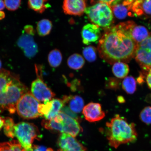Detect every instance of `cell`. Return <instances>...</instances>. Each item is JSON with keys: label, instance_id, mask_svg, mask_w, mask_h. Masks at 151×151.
<instances>
[{"label": "cell", "instance_id": "4fadbf2b", "mask_svg": "<svg viewBox=\"0 0 151 151\" xmlns=\"http://www.w3.org/2000/svg\"><path fill=\"white\" fill-rule=\"evenodd\" d=\"M83 42L88 45L97 42L101 37V28L93 24H88L84 25L82 30Z\"/></svg>", "mask_w": 151, "mask_h": 151}, {"label": "cell", "instance_id": "30bf717a", "mask_svg": "<svg viewBox=\"0 0 151 151\" xmlns=\"http://www.w3.org/2000/svg\"><path fill=\"white\" fill-rule=\"evenodd\" d=\"M60 151H86V149L74 137L65 133L60 135L58 142Z\"/></svg>", "mask_w": 151, "mask_h": 151}, {"label": "cell", "instance_id": "f35d334b", "mask_svg": "<svg viewBox=\"0 0 151 151\" xmlns=\"http://www.w3.org/2000/svg\"><path fill=\"white\" fill-rule=\"evenodd\" d=\"M5 17V13L2 11H0V20H3Z\"/></svg>", "mask_w": 151, "mask_h": 151}, {"label": "cell", "instance_id": "e575fe53", "mask_svg": "<svg viewBox=\"0 0 151 151\" xmlns=\"http://www.w3.org/2000/svg\"><path fill=\"white\" fill-rule=\"evenodd\" d=\"M146 77V81L149 88L151 90V68L147 71Z\"/></svg>", "mask_w": 151, "mask_h": 151}, {"label": "cell", "instance_id": "6da1fadb", "mask_svg": "<svg viewBox=\"0 0 151 151\" xmlns=\"http://www.w3.org/2000/svg\"><path fill=\"white\" fill-rule=\"evenodd\" d=\"M135 24L128 21L106 28L98 43L97 50L102 59L111 65L128 62L134 57L137 43L131 30Z\"/></svg>", "mask_w": 151, "mask_h": 151}, {"label": "cell", "instance_id": "277c9868", "mask_svg": "<svg viewBox=\"0 0 151 151\" xmlns=\"http://www.w3.org/2000/svg\"><path fill=\"white\" fill-rule=\"evenodd\" d=\"M92 1L95 3L94 1ZM85 13L92 24L99 27L108 28L112 23L113 16L112 9L106 4L100 1L87 7Z\"/></svg>", "mask_w": 151, "mask_h": 151}, {"label": "cell", "instance_id": "d6986e66", "mask_svg": "<svg viewBox=\"0 0 151 151\" xmlns=\"http://www.w3.org/2000/svg\"><path fill=\"white\" fill-rule=\"evenodd\" d=\"M132 5L127 6L122 3H119L113 6L111 9L113 14L117 18L123 19L127 16H132V14L129 11H132Z\"/></svg>", "mask_w": 151, "mask_h": 151}, {"label": "cell", "instance_id": "ba28073f", "mask_svg": "<svg viewBox=\"0 0 151 151\" xmlns=\"http://www.w3.org/2000/svg\"><path fill=\"white\" fill-rule=\"evenodd\" d=\"M135 59L143 70L151 68V34L148 38L137 44Z\"/></svg>", "mask_w": 151, "mask_h": 151}, {"label": "cell", "instance_id": "9a60e30c", "mask_svg": "<svg viewBox=\"0 0 151 151\" xmlns=\"http://www.w3.org/2000/svg\"><path fill=\"white\" fill-rule=\"evenodd\" d=\"M62 100L65 105L68 104L69 109L76 113H80L84 108V100L80 96H65Z\"/></svg>", "mask_w": 151, "mask_h": 151}, {"label": "cell", "instance_id": "e0dca14e", "mask_svg": "<svg viewBox=\"0 0 151 151\" xmlns=\"http://www.w3.org/2000/svg\"><path fill=\"white\" fill-rule=\"evenodd\" d=\"M131 33L132 38L137 44L145 40L150 35L146 27L137 25L135 24L132 28Z\"/></svg>", "mask_w": 151, "mask_h": 151}, {"label": "cell", "instance_id": "836d02e7", "mask_svg": "<svg viewBox=\"0 0 151 151\" xmlns=\"http://www.w3.org/2000/svg\"><path fill=\"white\" fill-rule=\"evenodd\" d=\"M107 83L106 86L109 88L116 89L119 87V83L114 79H109Z\"/></svg>", "mask_w": 151, "mask_h": 151}, {"label": "cell", "instance_id": "5b68a950", "mask_svg": "<svg viewBox=\"0 0 151 151\" xmlns=\"http://www.w3.org/2000/svg\"><path fill=\"white\" fill-rule=\"evenodd\" d=\"M14 136L24 151H33L32 144L35 139H40L41 134L37 126L26 122H22L15 126Z\"/></svg>", "mask_w": 151, "mask_h": 151}, {"label": "cell", "instance_id": "2e32d148", "mask_svg": "<svg viewBox=\"0 0 151 151\" xmlns=\"http://www.w3.org/2000/svg\"><path fill=\"white\" fill-rule=\"evenodd\" d=\"M132 11L137 16L151 15V1H136L132 7Z\"/></svg>", "mask_w": 151, "mask_h": 151}, {"label": "cell", "instance_id": "9c48e42d", "mask_svg": "<svg viewBox=\"0 0 151 151\" xmlns=\"http://www.w3.org/2000/svg\"><path fill=\"white\" fill-rule=\"evenodd\" d=\"M31 91L38 101L43 102L52 100L55 95L39 76L32 83Z\"/></svg>", "mask_w": 151, "mask_h": 151}, {"label": "cell", "instance_id": "7c38bea8", "mask_svg": "<svg viewBox=\"0 0 151 151\" xmlns=\"http://www.w3.org/2000/svg\"><path fill=\"white\" fill-rule=\"evenodd\" d=\"M86 1L83 0H65L63 8L65 14L75 16H82L86 8Z\"/></svg>", "mask_w": 151, "mask_h": 151}, {"label": "cell", "instance_id": "ffe728a7", "mask_svg": "<svg viewBox=\"0 0 151 151\" xmlns=\"http://www.w3.org/2000/svg\"><path fill=\"white\" fill-rule=\"evenodd\" d=\"M129 66L125 63L119 62L113 64L112 72L117 78H125L129 73Z\"/></svg>", "mask_w": 151, "mask_h": 151}, {"label": "cell", "instance_id": "7a4b0ae2", "mask_svg": "<svg viewBox=\"0 0 151 151\" xmlns=\"http://www.w3.org/2000/svg\"><path fill=\"white\" fill-rule=\"evenodd\" d=\"M27 92L18 76L6 70L0 71V111L6 110L14 114L19 100Z\"/></svg>", "mask_w": 151, "mask_h": 151}, {"label": "cell", "instance_id": "8d00e7d4", "mask_svg": "<svg viewBox=\"0 0 151 151\" xmlns=\"http://www.w3.org/2000/svg\"><path fill=\"white\" fill-rule=\"evenodd\" d=\"M5 124V119H3L0 116V131L1 128L4 127Z\"/></svg>", "mask_w": 151, "mask_h": 151}, {"label": "cell", "instance_id": "4dcf8cb0", "mask_svg": "<svg viewBox=\"0 0 151 151\" xmlns=\"http://www.w3.org/2000/svg\"><path fill=\"white\" fill-rule=\"evenodd\" d=\"M51 100L45 101L43 104H40L38 107V112L41 116H46L50 112L52 106Z\"/></svg>", "mask_w": 151, "mask_h": 151}, {"label": "cell", "instance_id": "f546056e", "mask_svg": "<svg viewBox=\"0 0 151 151\" xmlns=\"http://www.w3.org/2000/svg\"><path fill=\"white\" fill-rule=\"evenodd\" d=\"M139 118L141 121L144 123L151 124V107H145L140 113Z\"/></svg>", "mask_w": 151, "mask_h": 151}, {"label": "cell", "instance_id": "83f0119b", "mask_svg": "<svg viewBox=\"0 0 151 151\" xmlns=\"http://www.w3.org/2000/svg\"><path fill=\"white\" fill-rule=\"evenodd\" d=\"M4 126V133L7 137L13 138L14 136L15 124L14 120L11 118H6Z\"/></svg>", "mask_w": 151, "mask_h": 151}, {"label": "cell", "instance_id": "d4e9b609", "mask_svg": "<svg viewBox=\"0 0 151 151\" xmlns=\"http://www.w3.org/2000/svg\"><path fill=\"white\" fill-rule=\"evenodd\" d=\"M48 62L51 67L56 68L59 66L62 63V56L61 52L58 49H54L48 54Z\"/></svg>", "mask_w": 151, "mask_h": 151}, {"label": "cell", "instance_id": "3957f363", "mask_svg": "<svg viewBox=\"0 0 151 151\" xmlns=\"http://www.w3.org/2000/svg\"><path fill=\"white\" fill-rule=\"evenodd\" d=\"M106 135L109 145L115 148L123 144L133 142L137 134L135 124L117 114L106 123Z\"/></svg>", "mask_w": 151, "mask_h": 151}, {"label": "cell", "instance_id": "7402d4cb", "mask_svg": "<svg viewBox=\"0 0 151 151\" xmlns=\"http://www.w3.org/2000/svg\"><path fill=\"white\" fill-rule=\"evenodd\" d=\"M51 101L52 104L51 110L47 116H45L47 120H52L55 118L65 105L63 100L61 99H53Z\"/></svg>", "mask_w": 151, "mask_h": 151}, {"label": "cell", "instance_id": "52a82bcc", "mask_svg": "<svg viewBox=\"0 0 151 151\" xmlns=\"http://www.w3.org/2000/svg\"><path fill=\"white\" fill-rule=\"evenodd\" d=\"M35 34L33 26L26 25L17 41V44L23 51L24 55L29 58H33L38 52L37 45L34 38Z\"/></svg>", "mask_w": 151, "mask_h": 151}, {"label": "cell", "instance_id": "d590c367", "mask_svg": "<svg viewBox=\"0 0 151 151\" xmlns=\"http://www.w3.org/2000/svg\"><path fill=\"white\" fill-rule=\"evenodd\" d=\"M33 151H47L48 148L43 146L34 145L33 147Z\"/></svg>", "mask_w": 151, "mask_h": 151}, {"label": "cell", "instance_id": "d6a6232c", "mask_svg": "<svg viewBox=\"0 0 151 151\" xmlns=\"http://www.w3.org/2000/svg\"><path fill=\"white\" fill-rule=\"evenodd\" d=\"M61 112L63 113L67 116L70 117L76 120L77 121H80V118L79 117L76 113L73 112L72 111L69 107L65 105L61 109Z\"/></svg>", "mask_w": 151, "mask_h": 151}, {"label": "cell", "instance_id": "8fae6325", "mask_svg": "<svg viewBox=\"0 0 151 151\" xmlns=\"http://www.w3.org/2000/svg\"><path fill=\"white\" fill-rule=\"evenodd\" d=\"M86 119L90 122L99 121L105 116V113L102 110L99 103H90L84 107L83 109Z\"/></svg>", "mask_w": 151, "mask_h": 151}, {"label": "cell", "instance_id": "5bb4252c", "mask_svg": "<svg viewBox=\"0 0 151 151\" xmlns=\"http://www.w3.org/2000/svg\"><path fill=\"white\" fill-rule=\"evenodd\" d=\"M59 114L61 117L63 133L76 137L82 129L78 122L61 112Z\"/></svg>", "mask_w": 151, "mask_h": 151}, {"label": "cell", "instance_id": "603a6c76", "mask_svg": "<svg viewBox=\"0 0 151 151\" xmlns=\"http://www.w3.org/2000/svg\"><path fill=\"white\" fill-rule=\"evenodd\" d=\"M52 26V22L50 20L47 19L41 20L37 24V33L40 36H46L50 33Z\"/></svg>", "mask_w": 151, "mask_h": 151}, {"label": "cell", "instance_id": "1f68e13d", "mask_svg": "<svg viewBox=\"0 0 151 151\" xmlns=\"http://www.w3.org/2000/svg\"><path fill=\"white\" fill-rule=\"evenodd\" d=\"M4 1L5 6L8 10L10 11H14L18 9L21 4V1L20 0L15 1H9L5 0Z\"/></svg>", "mask_w": 151, "mask_h": 151}, {"label": "cell", "instance_id": "ab89813d", "mask_svg": "<svg viewBox=\"0 0 151 151\" xmlns=\"http://www.w3.org/2000/svg\"><path fill=\"white\" fill-rule=\"evenodd\" d=\"M2 64L1 60H0V71H1V70L2 69Z\"/></svg>", "mask_w": 151, "mask_h": 151}, {"label": "cell", "instance_id": "4316f807", "mask_svg": "<svg viewBox=\"0 0 151 151\" xmlns=\"http://www.w3.org/2000/svg\"><path fill=\"white\" fill-rule=\"evenodd\" d=\"M0 151H24L18 141L14 140L0 143Z\"/></svg>", "mask_w": 151, "mask_h": 151}, {"label": "cell", "instance_id": "484cf974", "mask_svg": "<svg viewBox=\"0 0 151 151\" xmlns=\"http://www.w3.org/2000/svg\"><path fill=\"white\" fill-rule=\"evenodd\" d=\"M122 87L127 93L133 94L137 90L136 81L132 76L126 77L122 81Z\"/></svg>", "mask_w": 151, "mask_h": 151}, {"label": "cell", "instance_id": "74e56055", "mask_svg": "<svg viewBox=\"0 0 151 151\" xmlns=\"http://www.w3.org/2000/svg\"><path fill=\"white\" fill-rule=\"evenodd\" d=\"M5 7L4 1L0 0V11H2L4 9Z\"/></svg>", "mask_w": 151, "mask_h": 151}, {"label": "cell", "instance_id": "f1b7e54d", "mask_svg": "<svg viewBox=\"0 0 151 151\" xmlns=\"http://www.w3.org/2000/svg\"><path fill=\"white\" fill-rule=\"evenodd\" d=\"M97 49L93 46L85 47L83 50L84 58L88 62H92L96 61L97 59Z\"/></svg>", "mask_w": 151, "mask_h": 151}, {"label": "cell", "instance_id": "44dd1931", "mask_svg": "<svg viewBox=\"0 0 151 151\" xmlns=\"http://www.w3.org/2000/svg\"><path fill=\"white\" fill-rule=\"evenodd\" d=\"M85 60L81 55L75 53L72 55L68 58L67 64L70 68L78 70L82 68L84 65Z\"/></svg>", "mask_w": 151, "mask_h": 151}, {"label": "cell", "instance_id": "ac0fdd59", "mask_svg": "<svg viewBox=\"0 0 151 151\" xmlns=\"http://www.w3.org/2000/svg\"><path fill=\"white\" fill-rule=\"evenodd\" d=\"M42 125L47 129L53 132L63 133V125L61 116L58 114L55 118L52 120L46 119L42 121Z\"/></svg>", "mask_w": 151, "mask_h": 151}, {"label": "cell", "instance_id": "8992f818", "mask_svg": "<svg viewBox=\"0 0 151 151\" xmlns=\"http://www.w3.org/2000/svg\"><path fill=\"white\" fill-rule=\"evenodd\" d=\"M39 101L29 92L21 97L16 105L17 112L22 118L33 119L42 116L38 112Z\"/></svg>", "mask_w": 151, "mask_h": 151}, {"label": "cell", "instance_id": "cb8c5ba5", "mask_svg": "<svg viewBox=\"0 0 151 151\" xmlns=\"http://www.w3.org/2000/svg\"><path fill=\"white\" fill-rule=\"evenodd\" d=\"M45 0H30L28 1V6L37 12L42 14L50 6Z\"/></svg>", "mask_w": 151, "mask_h": 151}]
</instances>
